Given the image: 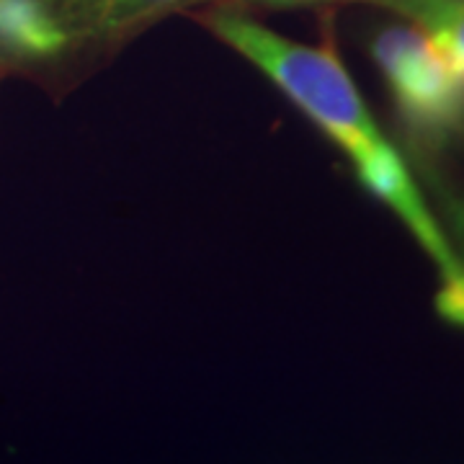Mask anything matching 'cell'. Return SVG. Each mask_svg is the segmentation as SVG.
Listing matches in <instances>:
<instances>
[{"mask_svg": "<svg viewBox=\"0 0 464 464\" xmlns=\"http://www.w3.org/2000/svg\"><path fill=\"white\" fill-rule=\"evenodd\" d=\"M209 26L266 72L304 114L346 150L356 166L359 181L398 212L418 243L436 261L444 279L441 289L464 286V264L431 217L402 158L384 140L356 85L348 78L346 67L333 50L299 44L227 11L209 18Z\"/></svg>", "mask_w": 464, "mask_h": 464, "instance_id": "obj_1", "label": "cell"}, {"mask_svg": "<svg viewBox=\"0 0 464 464\" xmlns=\"http://www.w3.org/2000/svg\"><path fill=\"white\" fill-rule=\"evenodd\" d=\"M400 111L426 140L464 137V78L418 26H390L372 42Z\"/></svg>", "mask_w": 464, "mask_h": 464, "instance_id": "obj_2", "label": "cell"}, {"mask_svg": "<svg viewBox=\"0 0 464 464\" xmlns=\"http://www.w3.org/2000/svg\"><path fill=\"white\" fill-rule=\"evenodd\" d=\"M181 0H52L67 39H103L163 14Z\"/></svg>", "mask_w": 464, "mask_h": 464, "instance_id": "obj_3", "label": "cell"}, {"mask_svg": "<svg viewBox=\"0 0 464 464\" xmlns=\"http://www.w3.org/2000/svg\"><path fill=\"white\" fill-rule=\"evenodd\" d=\"M67 42L52 0H0V47L16 57H47Z\"/></svg>", "mask_w": 464, "mask_h": 464, "instance_id": "obj_4", "label": "cell"}, {"mask_svg": "<svg viewBox=\"0 0 464 464\" xmlns=\"http://www.w3.org/2000/svg\"><path fill=\"white\" fill-rule=\"evenodd\" d=\"M382 5L413 21L464 78V0H380Z\"/></svg>", "mask_w": 464, "mask_h": 464, "instance_id": "obj_5", "label": "cell"}, {"mask_svg": "<svg viewBox=\"0 0 464 464\" xmlns=\"http://www.w3.org/2000/svg\"><path fill=\"white\" fill-rule=\"evenodd\" d=\"M447 212H449V219H451V227H454V235L459 237V246H462V253H464V199L449 197Z\"/></svg>", "mask_w": 464, "mask_h": 464, "instance_id": "obj_6", "label": "cell"}, {"mask_svg": "<svg viewBox=\"0 0 464 464\" xmlns=\"http://www.w3.org/2000/svg\"><path fill=\"white\" fill-rule=\"evenodd\" d=\"M261 3H274V5H299V3H320V0H261Z\"/></svg>", "mask_w": 464, "mask_h": 464, "instance_id": "obj_7", "label": "cell"}]
</instances>
